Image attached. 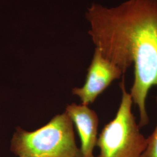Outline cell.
Wrapping results in <instances>:
<instances>
[{"instance_id": "obj_1", "label": "cell", "mask_w": 157, "mask_h": 157, "mask_svg": "<svg viewBox=\"0 0 157 157\" xmlns=\"http://www.w3.org/2000/svg\"><path fill=\"white\" fill-rule=\"evenodd\" d=\"M86 18L89 34L102 56L126 72L132 65L130 93L140 113V127L149 123L146 99L157 86V0H127L115 7L93 4Z\"/></svg>"}, {"instance_id": "obj_2", "label": "cell", "mask_w": 157, "mask_h": 157, "mask_svg": "<svg viewBox=\"0 0 157 157\" xmlns=\"http://www.w3.org/2000/svg\"><path fill=\"white\" fill-rule=\"evenodd\" d=\"M11 150L18 157H82L75 140L73 122L65 111L36 130L17 128Z\"/></svg>"}, {"instance_id": "obj_3", "label": "cell", "mask_w": 157, "mask_h": 157, "mask_svg": "<svg viewBox=\"0 0 157 157\" xmlns=\"http://www.w3.org/2000/svg\"><path fill=\"white\" fill-rule=\"evenodd\" d=\"M120 83L122 99L115 118L107 124L98 136L100 149L97 157H141L147 140L141 133L132 111L133 103L126 90L124 78Z\"/></svg>"}, {"instance_id": "obj_4", "label": "cell", "mask_w": 157, "mask_h": 157, "mask_svg": "<svg viewBox=\"0 0 157 157\" xmlns=\"http://www.w3.org/2000/svg\"><path fill=\"white\" fill-rule=\"evenodd\" d=\"M124 75L117 66L108 60L95 48L83 86L73 88L72 93L78 97L82 104L89 105L95 101L113 81L121 78Z\"/></svg>"}, {"instance_id": "obj_5", "label": "cell", "mask_w": 157, "mask_h": 157, "mask_svg": "<svg viewBox=\"0 0 157 157\" xmlns=\"http://www.w3.org/2000/svg\"><path fill=\"white\" fill-rule=\"evenodd\" d=\"M65 112L78 133L82 157H94L93 151L97 145L99 122L97 114L89 105L75 103L67 105Z\"/></svg>"}, {"instance_id": "obj_6", "label": "cell", "mask_w": 157, "mask_h": 157, "mask_svg": "<svg viewBox=\"0 0 157 157\" xmlns=\"http://www.w3.org/2000/svg\"><path fill=\"white\" fill-rule=\"evenodd\" d=\"M157 105V95L156 96ZM147 144L141 157H157V124L154 132L147 138Z\"/></svg>"}]
</instances>
